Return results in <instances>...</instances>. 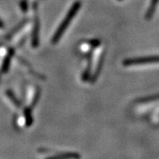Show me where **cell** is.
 Instances as JSON below:
<instances>
[{
    "label": "cell",
    "mask_w": 159,
    "mask_h": 159,
    "mask_svg": "<svg viewBox=\"0 0 159 159\" xmlns=\"http://www.w3.org/2000/svg\"><path fill=\"white\" fill-rule=\"evenodd\" d=\"M80 6V3L79 2H75L73 4V6L71 7V8L70 9L69 11H68V14L65 17V19L63 20V23L61 24L60 26L58 28V30H57L56 33L55 34L54 37H53L52 39V42L53 43H56L58 41H59V38L62 37L63 34L64 33V31L66 30V28L69 25L70 22L72 19H73V17H75V14L77 12L78 9H79Z\"/></svg>",
    "instance_id": "cell-1"
},
{
    "label": "cell",
    "mask_w": 159,
    "mask_h": 159,
    "mask_svg": "<svg viewBox=\"0 0 159 159\" xmlns=\"http://www.w3.org/2000/svg\"><path fill=\"white\" fill-rule=\"evenodd\" d=\"M159 63V56L145 57V58H138V59H127L124 62V65H137V64H148V63Z\"/></svg>",
    "instance_id": "cell-2"
},
{
    "label": "cell",
    "mask_w": 159,
    "mask_h": 159,
    "mask_svg": "<svg viewBox=\"0 0 159 159\" xmlns=\"http://www.w3.org/2000/svg\"><path fill=\"white\" fill-rule=\"evenodd\" d=\"M159 0H152L151 2L150 7H149V10H148V12L146 14V18L147 19H149L152 17L153 12H154L155 8H156V6H157V3L158 2Z\"/></svg>",
    "instance_id": "cell-3"
}]
</instances>
